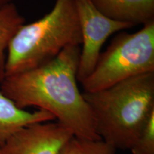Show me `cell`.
Listing matches in <instances>:
<instances>
[{"label": "cell", "mask_w": 154, "mask_h": 154, "mask_svg": "<svg viewBox=\"0 0 154 154\" xmlns=\"http://www.w3.org/2000/svg\"><path fill=\"white\" fill-rule=\"evenodd\" d=\"M80 53V46H69L46 64L6 76L0 91L20 109L36 107L51 113L74 136L101 140L77 85Z\"/></svg>", "instance_id": "1"}, {"label": "cell", "mask_w": 154, "mask_h": 154, "mask_svg": "<svg viewBox=\"0 0 154 154\" xmlns=\"http://www.w3.org/2000/svg\"><path fill=\"white\" fill-rule=\"evenodd\" d=\"M82 94L101 139L116 150H130L154 113V72Z\"/></svg>", "instance_id": "2"}, {"label": "cell", "mask_w": 154, "mask_h": 154, "mask_svg": "<svg viewBox=\"0 0 154 154\" xmlns=\"http://www.w3.org/2000/svg\"><path fill=\"white\" fill-rule=\"evenodd\" d=\"M82 42L75 0H56L49 13L22 25L12 36L7 50L6 76L38 68L66 47Z\"/></svg>", "instance_id": "3"}, {"label": "cell", "mask_w": 154, "mask_h": 154, "mask_svg": "<svg viewBox=\"0 0 154 154\" xmlns=\"http://www.w3.org/2000/svg\"><path fill=\"white\" fill-rule=\"evenodd\" d=\"M149 72H154V20L135 33L119 32L81 84L84 92H94Z\"/></svg>", "instance_id": "4"}, {"label": "cell", "mask_w": 154, "mask_h": 154, "mask_svg": "<svg viewBox=\"0 0 154 154\" xmlns=\"http://www.w3.org/2000/svg\"><path fill=\"white\" fill-rule=\"evenodd\" d=\"M82 33L77 80L80 83L91 74L101 54L103 45L109 36L134 26L106 17L96 8L91 0H75Z\"/></svg>", "instance_id": "5"}, {"label": "cell", "mask_w": 154, "mask_h": 154, "mask_svg": "<svg viewBox=\"0 0 154 154\" xmlns=\"http://www.w3.org/2000/svg\"><path fill=\"white\" fill-rule=\"evenodd\" d=\"M74 135L59 122H41L19 130L0 147L1 154H58Z\"/></svg>", "instance_id": "6"}, {"label": "cell", "mask_w": 154, "mask_h": 154, "mask_svg": "<svg viewBox=\"0 0 154 154\" xmlns=\"http://www.w3.org/2000/svg\"><path fill=\"white\" fill-rule=\"evenodd\" d=\"M106 17L134 26L154 20V0H91Z\"/></svg>", "instance_id": "7"}, {"label": "cell", "mask_w": 154, "mask_h": 154, "mask_svg": "<svg viewBox=\"0 0 154 154\" xmlns=\"http://www.w3.org/2000/svg\"><path fill=\"white\" fill-rule=\"evenodd\" d=\"M54 119L55 117L51 113L46 111L30 112L20 109L0 91V147L13 134L24 127Z\"/></svg>", "instance_id": "8"}, {"label": "cell", "mask_w": 154, "mask_h": 154, "mask_svg": "<svg viewBox=\"0 0 154 154\" xmlns=\"http://www.w3.org/2000/svg\"><path fill=\"white\" fill-rule=\"evenodd\" d=\"M24 22V18L13 2L0 9V84L6 76V52L9 42Z\"/></svg>", "instance_id": "9"}, {"label": "cell", "mask_w": 154, "mask_h": 154, "mask_svg": "<svg viewBox=\"0 0 154 154\" xmlns=\"http://www.w3.org/2000/svg\"><path fill=\"white\" fill-rule=\"evenodd\" d=\"M112 146L102 140H91L73 136L63 144L58 154H116Z\"/></svg>", "instance_id": "10"}, {"label": "cell", "mask_w": 154, "mask_h": 154, "mask_svg": "<svg viewBox=\"0 0 154 154\" xmlns=\"http://www.w3.org/2000/svg\"><path fill=\"white\" fill-rule=\"evenodd\" d=\"M132 154H154V113L130 149Z\"/></svg>", "instance_id": "11"}, {"label": "cell", "mask_w": 154, "mask_h": 154, "mask_svg": "<svg viewBox=\"0 0 154 154\" xmlns=\"http://www.w3.org/2000/svg\"><path fill=\"white\" fill-rule=\"evenodd\" d=\"M13 0H0V9L2 8L5 6L9 5L11 2H13Z\"/></svg>", "instance_id": "12"}, {"label": "cell", "mask_w": 154, "mask_h": 154, "mask_svg": "<svg viewBox=\"0 0 154 154\" xmlns=\"http://www.w3.org/2000/svg\"><path fill=\"white\" fill-rule=\"evenodd\" d=\"M0 154H1V151H0Z\"/></svg>", "instance_id": "13"}]
</instances>
